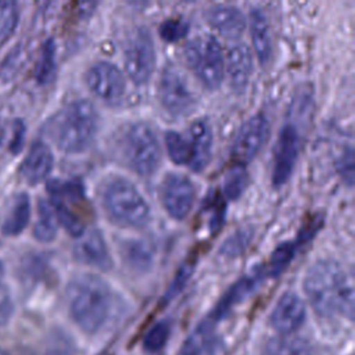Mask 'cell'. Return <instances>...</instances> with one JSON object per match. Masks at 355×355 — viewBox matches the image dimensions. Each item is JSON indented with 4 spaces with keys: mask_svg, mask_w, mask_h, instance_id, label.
<instances>
[{
    "mask_svg": "<svg viewBox=\"0 0 355 355\" xmlns=\"http://www.w3.org/2000/svg\"><path fill=\"white\" fill-rule=\"evenodd\" d=\"M304 291L313 311L323 318H354V282L349 273L331 259L315 262L304 277Z\"/></svg>",
    "mask_w": 355,
    "mask_h": 355,
    "instance_id": "1",
    "label": "cell"
},
{
    "mask_svg": "<svg viewBox=\"0 0 355 355\" xmlns=\"http://www.w3.org/2000/svg\"><path fill=\"white\" fill-rule=\"evenodd\" d=\"M98 115L94 105L85 98L67 103L46 123V133L58 150L79 154L90 147L97 133Z\"/></svg>",
    "mask_w": 355,
    "mask_h": 355,
    "instance_id": "2",
    "label": "cell"
},
{
    "mask_svg": "<svg viewBox=\"0 0 355 355\" xmlns=\"http://www.w3.org/2000/svg\"><path fill=\"white\" fill-rule=\"evenodd\" d=\"M67 301L73 322L89 334L97 333L111 311L110 286L96 275H80L71 280Z\"/></svg>",
    "mask_w": 355,
    "mask_h": 355,
    "instance_id": "3",
    "label": "cell"
},
{
    "mask_svg": "<svg viewBox=\"0 0 355 355\" xmlns=\"http://www.w3.org/2000/svg\"><path fill=\"white\" fill-rule=\"evenodd\" d=\"M101 204L107 216L122 227L139 229L150 220L151 209L139 189L122 176H111L101 189Z\"/></svg>",
    "mask_w": 355,
    "mask_h": 355,
    "instance_id": "4",
    "label": "cell"
},
{
    "mask_svg": "<svg viewBox=\"0 0 355 355\" xmlns=\"http://www.w3.org/2000/svg\"><path fill=\"white\" fill-rule=\"evenodd\" d=\"M122 162L139 176H151L159 166L162 150L153 128L146 122L125 125L116 140Z\"/></svg>",
    "mask_w": 355,
    "mask_h": 355,
    "instance_id": "5",
    "label": "cell"
},
{
    "mask_svg": "<svg viewBox=\"0 0 355 355\" xmlns=\"http://www.w3.org/2000/svg\"><path fill=\"white\" fill-rule=\"evenodd\" d=\"M47 191L58 225L71 236L80 237L86 232L90 214L83 186L78 180H51Z\"/></svg>",
    "mask_w": 355,
    "mask_h": 355,
    "instance_id": "6",
    "label": "cell"
},
{
    "mask_svg": "<svg viewBox=\"0 0 355 355\" xmlns=\"http://www.w3.org/2000/svg\"><path fill=\"white\" fill-rule=\"evenodd\" d=\"M189 68L209 90L219 87L225 76V57L214 35L194 37L184 50Z\"/></svg>",
    "mask_w": 355,
    "mask_h": 355,
    "instance_id": "7",
    "label": "cell"
},
{
    "mask_svg": "<svg viewBox=\"0 0 355 355\" xmlns=\"http://www.w3.org/2000/svg\"><path fill=\"white\" fill-rule=\"evenodd\" d=\"M123 67L129 79L141 86L153 76L155 67V47L147 28H139L129 39L123 51Z\"/></svg>",
    "mask_w": 355,
    "mask_h": 355,
    "instance_id": "8",
    "label": "cell"
},
{
    "mask_svg": "<svg viewBox=\"0 0 355 355\" xmlns=\"http://www.w3.org/2000/svg\"><path fill=\"white\" fill-rule=\"evenodd\" d=\"M89 90L108 105H116L123 100L126 80L123 72L110 61L92 64L85 75Z\"/></svg>",
    "mask_w": 355,
    "mask_h": 355,
    "instance_id": "9",
    "label": "cell"
},
{
    "mask_svg": "<svg viewBox=\"0 0 355 355\" xmlns=\"http://www.w3.org/2000/svg\"><path fill=\"white\" fill-rule=\"evenodd\" d=\"M162 107L173 116H186L196 108V97L184 76L175 67H165L158 85Z\"/></svg>",
    "mask_w": 355,
    "mask_h": 355,
    "instance_id": "10",
    "label": "cell"
},
{
    "mask_svg": "<svg viewBox=\"0 0 355 355\" xmlns=\"http://www.w3.org/2000/svg\"><path fill=\"white\" fill-rule=\"evenodd\" d=\"M159 200L169 216L182 220L193 209L196 187L187 176L182 173H168L159 184Z\"/></svg>",
    "mask_w": 355,
    "mask_h": 355,
    "instance_id": "11",
    "label": "cell"
},
{
    "mask_svg": "<svg viewBox=\"0 0 355 355\" xmlns=\"http://www.w3.org/2000/svg\"><path fill=\"white\" fill-rule=\"evenodd\" d=\"M269 122L263 114H255L240 126L233 141L232 157L234 164L244 165L252 161L268 140Z\"/></svg>",
    "mask_w": 355,
    "mask_h": 355,
    "instance_id": "12",
    "label": "cell"
},
{
    "mask_svg": "<svg viewBox=\"0 0 355 355\" xmlns=\"http://www.w3.org/2000/svg\"><path fill=\"white\" fill-rule=\"evenodd\" d=\"M300 153V133L293 123H286L276 140L273 150L272 183L275 187L283 186L291 176Z\"/></svg>",
    "mask_w": 355,
    "mask_h": 355,
    "instance_id": "13",
    "label": "cell"
},
{
    "mask_svg": "<svg viewBox=\"0 0 355 355\" xmlns=\"http://www.w3.org/2000/svg\"><path fill=\"white\" fill-rule=\"evenodd\" d=\"M73 258L83 263L101 270H108L112 266V259L108 251L107 241L103 233L97 229L85 232L72 248Z\"/></svg>",
    "mask_w": 355,
    "mask_h": 355,
    "instance_id": "14",
    "label": "cell"
},
{
    "mask_svg": "<svg viewBox=\"0 0 355 355\" xmlns=\"http://www.w3.org/2000/svg\"><path fill=\"white\" fill-rule=\"evenodd\" d=\"M320 225H322V218L319 215H315L311 220H308V223L304 225V227L301 229L295 240L284 241L279 244L273 250L268 263L269 275L273 277L279 276L291 263L297 251L301 250V247H304L306 243H309V240L316 234Z\"/></svg>",
    "mask_w": 355,
    "mask_h": 355,
    "instance_id": "15",
    "label": "cell"
},
{
    "mask_svg": "<svg viewBox=\"0 0 355 355\" xmlns=\"http://www.w3.org/2000/svg\"><path fill=\"white\" fill-rule=\"evenodd\" d=\"M305 319V305L302 300L291 291L284 293L276 302L270 313V324L282 334L295 331Z\"/></svg>",
    "mask_w": 355,
    "mask_h": 355,
    "instance_id": "16",
    "label": "cell"
},
{
    "mask_svg": "<svg viewBox=\"0 0 355 355\" xmlns=\"http://www.w3.org/2000/svg\"><path fill=\"white\" fill-rule=\"evenodd\" d=\"M54 165V157L50 147L40 140L32 143L25 155L19 173L29 184H37L43 182L51 172Z\"/></svg>",
    "mask_w": 355,
    "mask_h": 355,
    "instance_id": "17",
    "label": "cell"
},
{
    "mask_svg": "<svg viewBox=\"0 0 355 355\" xmlns=\"http://www.w3.org/2000/svg\"><path fill=\"white\" fill-rule=\"evenodd\" d=\"M191 158L189 168L194 172H201L207 168L212 155V130L204 119L194 121L187 129Z\"/></svg>",
    "mask_w": 355,
    "mask_h": 355,
    "instance_id": "18",
    "label": "cell"
},
{
    "mask_svg": "<svg viewBox=\"0 0 355 355\" xmlns=\"http://www.w3.org/2000/svg\"><path fill=\"white\" fill-rule=\"evenodd\" d=\"M205 19L211 28L227 39H239L245 29V17L234 6H212L205 11Z\"/></svg>",
    "mask_w": 355,
    "mask_h": 355,
    "instance_id": "19",
    "label": "cell"
},
{
    "mask_svg": "<svg viewBox=\"0 0 355 355\" xmlns=\"http://www.w3.org/2000/svg\"><path fill=\"white\" fill-rule=\"evenodd\" d=\"M225 72L236 92H243L247 87L252 73V54L247 44L237 43L229 49L225 58Z\"/></svg>",
    "mask_w": 355,
    "mask_h": 355,
    "instance_id": "20",
    "label": "cell"
},
{
    "mask_svg": "<svg viewBox=\"0 0 355 355\" xmlns=\"http://www.w3.org/2000/svg\"><path fill=\"white\" fill-rule=\"evenodd\" d=\"M250 35L257 60L261 65H266L272 57V36L268 19L258 8L250 12Z\"/></svg>",
    "mask_w": 355,
    "mask_h": 355,
    "instance_id": "21",
    "label": "cell"
},
{
    "mask_svg": "<svg viewBox=\"0 0 355 355\" xmlns=\"http://www.w3.org/2000/svg\"><path fill=\"white\" fill-rule=\"evenodd\" d=\"M219 338L211 322H202L186 338L180 355H219Z\"/></svg>",
    "mask_w": 355,
    "mask_h": 355,
    "instance_id": "22",
    "label": "cell"
},
{
    "mask_svg": "<svg viewBox=\"0 0 355 355\" xmlns=\"http://www.w3.org/2000/svg\"><path fill=\"white\" fill-rule=\"evenodd\" d=\"M31 219V198L26 193H18L6 214L1 223V233L4 236H18L28 226Z\"/></svg>",
    "mask_w": 355,
    "mask_h": 355,
    "instance_id": "23",
    "label": "cell"
},
{
    "mask_svg": "<svg viewBox=\"0 0 355 355\" xmlns=\"http://www.w3.org/2000/svg\"><path fill=\"white\" fill-rule=\"evenodd\" d=\"M121 258L135 272H147L154 263L153 248L143 240H126L121 243Z\"/></svg>",
    "mask_w": 355,
    "mask_h": 355,
    "instance_id": "24",
    "label": "cell"
},
{
    "mask_svg": "<svg viewBox=\"0 0 355 355\" xmlns=\"http://www.w3.org/2000/svg\"><path fill=\"white\" fill-rule=\"evenodd\" d=\"M262 277V272L257 270L248 276L241 277L239 282H236L230 290L225 294V297L220 300V302L218 304V306L214 311V319H219L222 318L225 313L229 312V309L236 305L237 302H240L241 300H244L259 283Z\"/></svg>",
    "mask_w": 355,
    "mask_h": 355,
    "instance_id": "25",
    "label": "cell"
},
{
    "mask_svg": "<svg viewBox=\"0 0 355 355\" xmlns=\"http://www.w3.org/2000/svg\"><path fill=\"white\" fill-rule=\"evenodd\" d=\"M58 222L55 214L46 200L37 201V216L33 225V237L40 243H50L55 239Z\"/></svg>",
    "mask_w": 355,
    "mask_h": 355,
    "instance_id": "26",
    "label": "cell"
},
{
    "mask_svg": "<svg viewBox=\"0 0 355 355\" xmlns=\"http://www.w3.org/2000/svg\"><path fill=\"white\" fill-rule=\"evenodd\" d=\"M263 355H312V349L301 337H277L266 343Z\"/></svg>",
    "mask_w": 355,
    "mask_h": 355,
    "instance_id": "27",
    "label": "cell"
},
{
    "mask_svg": "<svg viewBox=\"0 0 355 355\" xmlns=\"http://www.w3.org/2000/svg\"><path fill=\"white\" fill-rule=\"evenodd\" d=\"M165 148H166L168 157L173 164L189 166L191 151H190V143L187 136L176 130H168L165 133Z\"/></svg>",
    "mask_w": 355,
    "mask_h": 355,
    "instance_id": "28",
    "label": "cell"
},
{
    "mask_svg": "<svg viewBox=\"0 0 355 355\" xmlns=\"http://www.w3.org/2000/svg\"><path fill=\"white\" fill-rule=\"evenodd\" d=\"M55 73V44L53 39H47L37 58V64L35 68V78L40 85H47L53 80Z\"/></svg>",
    "mask_w": 355,
    "mask_h": 355,
    "instance_id": "29",
    "label": "cell"
},
{
    "mask_svg": "<svg viewBox=\"0 0 355 355\" xmlns=\"http://www.w3.org/2000/svg\"><path fill=\"white\" fill-rule=\"evenodd\" d=\"M248 184V173L244 165L234 164L229 168L223 179V194L229 200H239Z\"/></svg>",
    "mask_w": 355,
    "mask_h": 355,
    "instance_id": "30",
    "label": "cell"
},
{
    "mask_svg": "<svg viewBox=\"0 0 355 355\" xmlns=\"http://www.w3.org/2000/svg\"><path fill=\"white\" fill-rule=\"evenodd\" d=\"M19 19V8L15 1H3L0 0V42L8 39Z\"/></svg>",
    "mask_w": 355,
    "mask_h": 355,
    "instance_id": "31",
    "label": "cell"
},
{
    "mask_svg": "<svg viewBox=\"0 0 355 355\" xmlns=\"http://www.w3.org/2000/svg\"><path fill=\"white\" fill-rule=\"evenodd\" d=\"M168 337H169V324H168V322H165V320L158 322L147 331V334L144 337V341H143L144 348L147 351H151V352L159 351L165 345Z\"/></svg>",
    "mask_w": 355,
    "mask_h": 355,
    "instance_id": "32",
    "label": "cell"
},
{
    "mask_svg": "<svg viewBox=\"0 0 355 355\" xmlns=\"http://www.w3.org/2000/svg\"><path fill=\"white\" fill-rule=\"evenodd\" d=\"M14 312V302L10 287L4 277V268L0 263V327L6 326Z\"/></svg>",
    "mask_w": 355,
    "mask_h": 355,
    "instance_id": "33",
    "label": "cell"
},
{
    "mask_svg": "<svg viewBox=\"0 0 355 355\" xmlns=\"http://www.w3.org/2000/svg\"><path fill=\"white\" fill-rule=\"evenodd\" d=\"M189 31V24L180 18H172L166 19L159 26V35L164 40L173 43L180 40L182 37L186 36Z\"/></svg>",
    "mask_w": 355,
    "mask_h": 355,
    "instance_id": "34",
    "label": "cell"
},
{
    "mask_svg": "<svg viewBox=\"0 0 355 355\" xmlns=\"http://www.w3.org/2000/svg\"><path fill=\"white\" fill-rule=\"evenodd\" d=\"M250 237H251V234L247 233V232H244V230L234 233L233 236H230V237L225 241L223 248H222L223 254H226V255H234L236 252L243 251L244 247L247 245V243L250 241Z\"/></svg>",
    "mask_w": 355,
    "mask_h": 355,
    "instance_id": "35",
    "label": "cell"
},
{
    "mask_svg": "<svg viewBox=\"0 0 355 355\" xmlns=\"http://www.w3.org/2000/svg\"><path fill=\"white\" fill-rule=\"evenodd\" d=\"M338 172L341 175V178L351 186L352 180H354V153L352 148L348 147L344 154L341 155L338 164Z\"/></svg>",
    "mask_w": 355,
    "mask_h": 355,
    "instance_id": "36",
    "label": "cell"
},
{
    "mask_svg": "<svg viewBox=\"0 0 355 355\" xmlns=\"http://www.w3.org/2000/svg\"><path fill=\"white\" fill-rule=\"evenodd\" d=\"M191 270H193V265L191 263H184V265H182L179 268V272H178V275H176L175 280L172 282V286H171V288L168 291V298L173 297L176 293H179L182 290V287L184 286V283L190 277Z\"/></svg>",
    "mask_w": 355,
    "mask_h": 355,
    "instance_id": "37",
    "label": "cell"
},
{
    "mask_svg": "<svg viewBox=\"0 0 355 355\" xmlns=\"http://www.w3.org/2000/svg\"><path fill=\"white\" fill-rule=\"evenodd\" d=\"M24 137H25V126L21 121H17L14 123V130H12V140H11V150L12 153H18L22 147L24 143Z\"/></svg>",
    "mask_w": 355,
    "mask_h": 355,
    "instance_id": "38",
    "label": "cell"
},
{
    "mask_svg": "<svg viewBox=\"0 0 355 355\" xmlns=\"http://www.w3.org/2000/svg\"><path fill=\"white\" fill-rule=\"evenodd\" d=\"M0 355H10L6 349H3V348H0Z\"/></svg>",
    "mask_w": 355,
    "mask_h": 355,
    "instance_id": "39",
    "label": "cell"
}]
</instances>
